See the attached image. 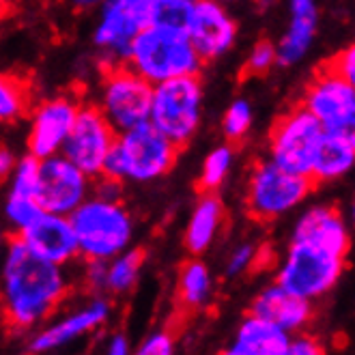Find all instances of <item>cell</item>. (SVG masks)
Returning <instances> with one entry per match:
<instances>
[{"instance_id": "cell-1", "label": "cell", "mask_w": 355, "mask_h": 355, "mask_svg": "<svg viewBox=\"0 0 355 355\" xmlns=\"http://www.w3.org/2000/svg\"><path fill=\"white\" fill-rule=\"evenodd\" d=\"M67 293L69 282L62 265L37 257L19 237L9 241L0 286V312L9 329L28 331L41 325L65 302Z\"/></svg>"}, {"instance_id": "cell-2", "label": "cell", "mask_w": 355, "mask_h": 355, "mask_svg": "<svg viewBox=\"0 0 355 355\" xmlns=\"http://www.w3.org/2000/svg\"><path fill=\"white\" fill-rule=\"evenodd\" d=\"M78 254L87 261H108L130 248L134 222L119 196L89 194L69 216Z\"/></svg>"}, {"instance_id": "cell-3", "label": "cell", "mask_w": 355, "mask_h": 355, "mask_svg": "<svg viewBox=\"0 0 355 355\" xmlns=\"http://www.w3.org/2000/svg\"><path fill=\"white\" fill-rule=\"evenodd\" d=\"M179 147L159 134L151 123L116 134L112 151L103 166V179L149 183L164 177L179 157Z\"/></svg>"}, {"instance_id": "cell-4", "label": "cell", "mask_w": 355, "mask_h": 355, "mask_svg": "<svg viewBox=\"0 0 355 355\" xmlns=\"http://www.w3.org/2000/svg\"><path fill=\"white\" fill-rule=\"evenodd\" d=\"M125 62L151 87L171 78L194 76L202 65V60L198 58L183 31L162 28L153 24L144 26L134 37Z\"/></svg>"}, {"instance_id": "cell-5", "label": "cell", "mask_w": 355, "mask_h": 355, "mask_svg": "<svg viewBox=\"0 0 355 355\" xmlns=\"http://www.w3.org/2000/svg\"><path fill=\"white\" fill-rule=\"evenodd\" d=\"M202 119V85L198 76H179L153 85L149 123L177 147H185Z\"/></svg>"}, {"instance_id": "cell-6", "label": "cell", "mask_w": 355, "mask_h": 355, "mask_svg": "<svg viewBox=\"0 0 355 355\" xmlns=\"http://www.w3.org/2000/svg\"><path fill=\"white\" fill-rule=\"evenodd\" d=\"M312 179L293 175L271 159L252 166L245 187V209L259 222H271L300 207L312 192Z\"/></svg>"}, {"instance_id": "cell-7", "label": "cell", "mask_w": 355, "mask_h": 355, "mask_svg": "<svg viewBox=\"0 0 355 355\" xmlns=\"http://www.w3.org/2000/svg\"><path fill=\"white\" fill-rule=\"evenodd\" d=\"M345 267V257L329 254L325 250L302 241H291L284 261L280 263L276 284L297 297L315 302L338 284Z\"/></svg>"}, {"instance_id": "cell-8", "label": "cell", "mask_w": 355, "mask_h": 355, "mask_svg": "<svg viewBox=\"0 0 355 355\" xmlns=\"http://www.w3.org/2000/svg\"><path fill=\"white\" fill-rule=\"evenodd\" d=\"M153 87L128 65H112L103 73L99 112L116 134L149 123Z\"/></svg>"}, {"instance_id": "cell-9", "label": "cell", "mask_w": 355, "mask_h": 355, "mask_svg": "<svg viewBox=\"0 0 355 355\" xmlns=\"http://www.w3.org/2000/svg\"><path fill=\"white\" fill-rule=\"evenodd\" d=\"M323 128L306 108L297 106L282 114L269 134V159L280 168L310 179L312 159Z\"/></svg>"}, {"instance_id": "cell-10", "label": "cell", "mask_w": 355, "mask_h": 355, "mask_svg": "<svg viewBox=\"0 0 355 355\" xmlns=\"http://www.w3.org/2000/svg\"><path fill=\"white\" fill-rule=\"evenodd\" d=\"M114 140V128L99 112L97 106H80L73 128L60 149V155H65L71 164H76L87 177L97 179L103 173Z\"/></svg>"}, {"instance_id": "cell-11", "label": "cell", "mask_w": 355, "mask_h": 355, "mask_svg": "<svg viewBox=\"0 0 355 355\" xmlns=\"http://www.w3.org/2000/svg\"><path fill=\"white\" fill-rule=\"evenodd\" d=\"M91 194V177L82 173L65 155L39 159V181L35 200L41 211L71 216Z\"/></svg>"}, {"instance_id": "cell-12", "label": "cell", "mask_w": 355, "mask_h": 355, "mask_svg": "<svg viewBox=\"0 0 355 355\" xmlns=\"http://www.w3.org/2000/svg\"><path fill=\"white\" fill-rule=\"evenodd\" d=\"M155 0H103L95 26V46L114 60H125L134 37L151 24Z\"/></svg>"}, {"instance_id": "cell-13", "label": "cell", "mask_w": 355, "mask_h": 355, "mask_svg": "<svg viewBox=\"0 0 355 355\" xmlns=\"http://www.w3.org/2000/svg\"><path fill=\"white\" fill-rule=\"evenodd\" d=\"M302 108L315 116L323 130H353L355 85L323 67L308 85Z\"/></svg>"}, {"instance_id": "cell-14", "label": "cell", "mask_w": 355, "mask_h": 355, "mask_svg": "<svg viewBox=\"0 0 355 355\" xmlns=\"http://www.w3.org/2000/svg\"><path fill=\"white\" fill-rule=\"evenodd\" d=\"M185 35L202 62L216 60L233 48L237 22L220 0H196Z\"/></svg>"}, {"instance_id": "cell-15", "label": "cell", "mask_w": 355, "mask_h": 355, "mask_svg": "<svg viewBox=\"0 0 355 355\" xmlns=\"http://www.w3.org/2000/svg\"><path fill=\"white\" fill-rule=\"evenodd\" d=\"M78 110L80 103L71 95H60L39 103L31 119L28 155L44 159L60 153L76 123Z\"/></svg>"}, {"instance_id": "cell-16", "label": "cell", "mask_w": 355, "mask_h": 355, "mask_svg": "<svg viewBox=\"0 0 355 355\" xmlns=\"http://www.w3.org/2000/svg\"><path fill=\"white\" fill-rule=\"evenodd\" d=\"M17 237L22 239L33 252L56 265H65L78 257V241L69 216H58L41 211Z\"/></svg>"}, {"instance_id": "cell-17", "label": "cell", "mask_w": 355, "mask_h": 355, "mask_svg": "<svg viewBox=\"0 0 355 355\" xmlns=\"http://www.w3.org/2000/svg\"><path fill=\"white\" fill-rule=\"evenodd\" d=\"M293 241L315 245L329 254L345 257V259L351 245L349 228L343 214L329 205H317L304 211V216L295 224Z\"/></svg>"}, {"instance_id": "cell-18", "label": "cell", "mask_w": 355, "mask_h": 355, "mask_svg": "<svg viewBox=\"0 0 355 355\" xmlns=\"http://www.w3.org/2000/svg\"><path fill=\"white\" fill-rule=\"evenodd\" d=\"M108 317H110V304L106 300L97 297V300L89 302L85 308H80V310L71 312V315L62 317L60 321L50 323L41 331H37L31 340V351L41 355V353L65 347V345L73 343L76 338L101 327L108 321Z\"/></svg>"}, {"instance_id": "cell-19", "label": "cell", "mask_w": 355, "mask_h": 355, "mask_svg": "<svg viewBox=\"0 0 355 355\" xmlns=\"http://www.w3.org/2000/svg\"><path fill=\"white\" fill-rule=\"evenodd\" d=\"M250 315L274 323L286 334H297L312 319V302L288 293L280 284H271L254 297Z\"/></svg>"}, {"instance_id": "cell-20", "label": "cell", "mask_w": 355, "mask_h": 355, "mask_svg": "<svg viewBox=\"0 0 355 355\" xmlns=\"http://www.w3.org/2000/svg\"><path fill=\"white\" fill-rule=\"evenodd\" d=\"M355 164V132L323 130L312 159V183H323L345 177Z\"/></svg>"}, {"instance_id": "cell-21", "label": "cell", "mask_w": 355, "mask_h": 355, "mask_svg": "<svg viewBox=\"0 0 355 355\" xmlns=\"http://www.w3.org/2000/svg\"><path fill=\"white\" fill-rule=\"evenodd\" d=\"M291 3V22L276 46V56L280 65H295L310 50L317 35L319 11L315 0H288Z\"/></svg>"}, {"instance_id": "cell-22", "label": "cell", "mask_w": 355, "mask_h": 355, "mask_svg": "<svg viewBox=\"0 0 355 355\" xmlns=\"http://www.w3.org/2000/svg\"><path fill=\"white\" fill-rule=\"evenodd\" d=\"M288 336L291 334L274 323L257 315H248L237 327L233 343L220 351V355H282Z\"/></svg>"}, {"instance_id": "cell-23", "label": "cell", "mask_w": 355, "mask_h": 355, "mask_svg": "<svg viewBox=\"0 0 355 355\" xmlns=\"http://www.w3.org/2000/svg\"><path fill=\"white\" fill-rule=\"evenodd\" d=\"M142 265L144 250L128 248L108 261H89V282L108 293H125L136 284Z\"/></svg>"}, {"instance_id": "cell-24", "label": "cell", "mask_w": 355, "mask_h": 355, "mask_svg": "<svg viewBox=\"0 0 355 355\" xmlns=\"http://www.w3.org/2000/svg\"><path fill=\"white\" fill-rule=\"evenodd\" d=\"M224 224V205L216 194H202L185 228V248L192 254H202L211 248Z\"/></svg>"}, {"instance_id": "cell-25", "label": "cell", "mask_w": 355, "mask_h": 355, "mask_svg": "<svg viewBox=\"0 0 355 355\" xmlns=\"http://www.w3.org/2000/svg\"><path fill=\"white\" fill-rule=\"evenodd\" d=\"M214 295V278L209 267L200 261L183 263L177 280V297L185 310H200L209 306Z\"/></svg>"}, {"instance_id": "cell-26", "label": "cell", "mask_w": 355, "mask_h": 355, "mask_svg": "<svg viewBox=\"0 0 355 355\" xmlns=\"http://www.w3.org/2000/svg\"><path fill=\"white\" fill-rule=\"evenodd\" d=\"M28 82L13 73H0V123H11L28 110Z\"/></svg>"}, {"instance_id": "cell-27", "label": "cell", "mask_w": 355, "mask_h": 355, "mask_svg": "<svg viewBox=\"0 0 355 355\" xmlns=\"http://www.w3.org/2000/svg\"><path fill=\"white\" fill-rule=\"evenodd\" d=\"M233 159H235V147L231 142H224L220 147L211 149V153L202 162V171L198 177V190L202 194H214L226 181L228 173H231Z\"/></svg>"}, {"instance_id": "cell-28", "label": "cell", "mask_w": 355, "mask_h": 355, "mask_svg": "<svg viewBox=\"0 0 355 355\" xmlns=\"http://www.w3.org/2000/svg\"><path fill=\"white\" fill-rule=\"evenodd\" d=\"M194 5L196 0H155L151 9V24L185 33Z\"/></svg>"}, {"instance_id": "cell-29", "label": "cell", "mask_w": 355, "mask_h": 355, "mask_svg": "<svg viewBox=\"0 0 355 355\" xmlns=\"http://www.w3.org/2000/svg\"><path fill=\"white\" fill-rule=\"evenodd\" d=\"M252 106L245 101V99H235L231 106H228L226 114H224V121H222V130H224V136L226 140L235 144L239 140L245 138V134L252 128Z\"/></svg>"}, {"instance_id": "cell-30", "label": "cell", "mask_w": 355, "mask_h": 355, "mask_svg": "<svg viewBox=\"0 0 355 355\" xmlns=\"http://www.w3.org/2000/svg\"><path fill=\"white\" fill-rule=\"evenodd\" d=\"M9 179H11L9 194L35 198L37 181H39V159L33 157V155H24L22 159H17V164H15V168H13Z\"/></svg>"}, {"instance_id": "cell-31", "label": "cell", "mask_w": 355, "mask_h": 355, "mask_svg": "<svg viewBox=\"0 0 355 355\" xmlns=\"http://www.w3.org/2000/svg\"><path fill=\"white\" fill-rule=\"evenodd\" d=\"M41 214V207L37 205L35 198L31 196H17V194H9L7 202H5V216L9 220V224L15 228V233L24 231V228Z\"/></svg>"}, {"instance_id": "cell-32", "label": "cell", "mask_w": 355, "mask_h": 355, "mask_svg": "<svg viewBox=\"0 0 355 355\" xmlns=\"http://www.w3.org/2000/svg\"><path fill=\"white\" fill-rule=\"evenodd\" d=\"M276 62H278L276 46L271 44V41H259L245 60L243 76H265Z\"/></svg>"}, {"instance_id": "cell-33", "label": "cell", "mask_w": 355, "mask_h": 355, "mask_svg": "<svg viewBox=\"0 0 355 355\" xmlns=\"http://www.w3.org/2000/svg\"><path fill=\"white\" fill-rule=\"evenodd\" d=\"M261 252L254 243H239L231 257H228V263H226V274L228 276H241L243 271H248L250 267H254V263L259 261Z\"/></svg>"}, {"instance_id": "cell-34", "label": "cell", "mask_w": 355, "mask_h": 355, "mask_svg": "<svg viewBox=\"0 0 355 355\" xmlns=\"http://www.w3.org/2000/svg\"><path fill=\"white\" fill-rule=\"evenodd\" d=\"M130 355H175V336L166 329H157L142 340V345Z\"/></svg>"}, {"instance_id": "cell-35", "label": "cell", "mask_w": 355, "mask_h": 355, "mask_svg": "<svg viewBox=\"0 0 355 355\" xmlns=\"http://www.w3.org/2000/svg\"><path fill=\"white\" fill-rule=\"evenodd\" d=\"M282 355H327L325 345L310 334H291Z\"/></svg>"}, {"instance_id": "cell-36", "label": "cell", "mask_w": 355, "mask_h": 355, "mask_svg": "<svg viewBox=\"0 0 355 355\" xmlns=\"http://www.w3.org/2000/svg\"><path fill=\"white\" fill-rule=\"evenodd\" d=\"M325 67L331 69L334 73H338L340 78L349 80V82H355V48L349 46V48L340 50Z\"/></svg>"}, {"instance_id": "cell-37", "label": "cell", "mask_w": 355, "mask_h": 355, "mask_svg": "<svg viewBox=\"0 0 355 355\" xmlns=\"http://www.w3.org/2000/svg\"><path fill=\"white\" fill-rule=\"evenodd\" d=\"M15 164H17V157L13 155V151L7 147H0V181L11 177Z\"/></svg>"}, {"instance_id": "cell-38", "label": "cell", "mask_w": 355, "mask_h": 355, "mask_svg": "<svg viewBox=\"0 0 355 355\" xmlns=\"http://www.w3.org/2000/svg\"><path fill=\"white\" fill-rule=\"evenodd\" d=\"M106 355H130V343H128V338L125 336H114L112 340H110V345H108V349H106Z\"/></svg>"}, {"instance_id": "cell-39", "label": "cell", "mask_w": 355, "mask_h": 355, "mask_svg": "<svg viewBox=\"0 0 355 355\" xmlns=\"http://www.w3.org/2000/svg\"><path fill=\"white\" fill-rule=\"evenodd\" d=\"M101 3H103V0H71V5L78 7V9H91V7H97Z\"/></svg>"}, {"instance_id": "cell-40", "label": "cell", "mask_w": 355, "mask_h": 355, "mask_svg": "<svg viewBox=\"0 0 355 355\" xmlns=\"http://www.w3.org/2000/svg\"><path fill=\"white\" fill-rule=\"evenodd\" d=\"M7 5H9V0H0V9H7Z\"/></svg>"}, {"instance_id": "cell-41", "label": "cell", "mask_w": 355, "mask_h": 355, "mask_svg": "<svg viewBox=\"0 0 355 355\" xmlns=\"http://www.w3.org/2000/svg\"><path fill=\"white\" fill-rule=\"evenodd\" d=\"M5 13H7L5 9H0V22H3V17H5Z\"/></svg>"}, {"instance_id": "cell-42", "label": "cell", "mask_w": 355, "mask_h": 355, "mask_svg": "<svg viewBox=\"0 0 355 355\" xmlns=\"http://www.w3.org/2000/svg\"><path fill=\"white\" fill-rule=\"evenodd\" d=\"M0 248H3V237H0Z\"/></svg>"}]
</instances>
